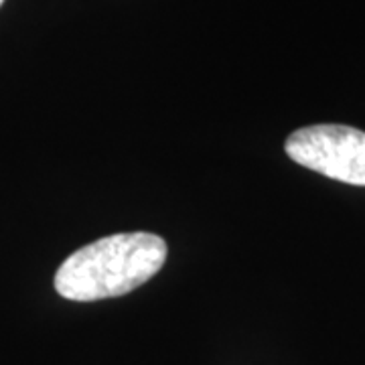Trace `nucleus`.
<instances>
[{"label": "nucleus", "instance_id": "3", "mask_svg": "<svg viewBox=\"0 0 365 365\" xmlns=\"http://www.w3.org/2000/svg\"><path fill=\"white\" fill-rule=\"evenodd\" d=\"M2 2H4V0H0V6H2Z\"/></svg>", "mask_w": 365, "mask_h": 365}, {"label": "nucleus", "instance_id": "2", "mask_svg": "<svg viewBox=\"0 0 365 365\" xmlns=\"http://www.w3.org/2000/svg\"><path fill=\"white\" fill-rule=\"evenodd\" d=\"M287 155L329 179L365 187V132L339 124H319L292 132Z\"/></svg>", "mask_w": 365, "mask_h": 365}, {"label": "nucleus", "instance_id": "1", "mask_svg": "<svg viewBox=\"0 0 365 365\" xmlns=\"http://www.w3.org/2000/svg\"><path fill=\"white\" fill-rule=\"evenodd\" d=\"M167 242L134 232L96 240L73 252L55 274V290L67 300L93 302L128 294L165 266Z\"/></svg>", "mask_w": 365, "mask_h": 365}]
</instances>
